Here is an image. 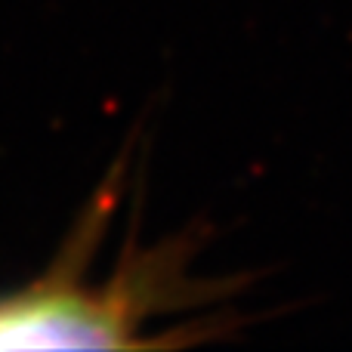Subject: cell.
<instances>
[{"label": "cell", "instance_id": "1", "mask_svg": "<svg viewBox=\"0 0 352 352\" xmlns=\"http://www.w3.org/2000/svg\"><path fill=\"white\" fill-rule=\"evenodd\" d=\"M130 158H118L78 213L53 263L25 287L0 294V349H167L148 334L155 322L232 300L244 275H198L210 226H186L152 244L136 241V201L127 244L109 278L93 281L90 266L121 210Z\"/></svg>", "mask_w": 352, "mask_h": 352}]
</instances>
